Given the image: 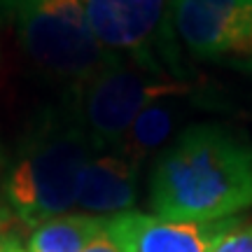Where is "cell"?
Segmentation results:
<instances>
[{"label":"cell","mask_w":252,"mask_h":252,"mask_svg":"<svg viewBox=\"0 0 252 252\" xmlns=\"http://www.w3.org/2000/svg\"><path fill=\"white\" fill-rule=\"evenodd\" d=\"M157 217L213 222L252 206V145L220 124L182 128L150 180Z\"/></svg>","instance_id":"1"},{"label":"cell","mask_w":252,"mask_h":252,"mask_svg":"<svg viewBox=\"0 0 252 252\" xmlns=\"http://www.w3.org/2000/svg\"><path fill=\"white\" fill-rule=\"evenodd\" d=\"M100 152L72 100L31 126L5 178V198L26 224L63 215L77 203L84 166Z\"/></svg>","instance_id":"2"},{"label":"cell","mask_w":252,"mask_h":252,"mask_svg":"<svg viewBox=\"0 0 252 252\" xmlns=\"http://www.w3.org/2000/svg\"><path fill=\"white\" fill-rule=\"evenodd\" d=\"M0 21L12 26L33 65L72 91L115 61L94 35L82 0H0Z\"/></svg>","instance_id":"3"},{"label":"cell","mask_w":252,"mask_h":252,"mask_svg":"<svg viewBox=\"0 0 252 252\" xmlns=\"http://www.w3.org/2000/svg\"><path fill=\"white\" fill-rule=\"evenodd\" d=\"M191 89L185 80L115 59L72 91V105L98 150H117L138 112L159 96Z\"/></svg>","instance_id":"4"},{"label":"cell","mask_w":252,"mask_h":252,"mask_svg":"<svg viewBox=\"0 0 252 252\" xmlns=\"http://www.w3.org/2000/svg\"><path fill=\"white\" fill-rule=\"evenodd\" d=\"M82 7L108 54L182 80L168 0H82Z\"/></svg>","instance_id":"5"},{"label":"cell","mask_w":252,"mask_h":252,"mask_svg":"<svg viewBox=\"0 0 252 252\" xmlns=\"http://www.w3.org/2000/svg\"><path fill=\"white\" fill-rule=\"evenodd\" d=\"M168 9L194 59L252 75V0H168Z\"/></svg>","instance_id":"6"},{"label":"cell","mask_w":252,"mask_h":252,"mask_svg":"<svg viewBox=\"0 0 252 252\" xmlns=\"http://www.w3.org/2000/svg\"><path fill=\"white\" fill-rule=\"evenodd\" d=\"M108 224L124 243L126 252H210L241 224V217L189 222L126 210L110 215Z\"/></svg>","instance_id":"7"},{"label":"cell","mask_w":252,"mask_h":252,"mask_svg":"<svg viewBox=\"0 0 252 252\" xmlns=\"http://www.w3.org/2000/svg\"><path fill=\"white\" fill-rule=\"evenodd\" d=\"M140 168L119 150L96 152L82 171L75 206L96 217L126 213L138 196Z\"/></svg>","instance_id":"8"},{"label":"cell","mask_w":252,"mask_h":252,"mask_svg":"<svg viewBox=\"0 0 252 252\" xmlns=\"http://www.w3.org/2000/svg\"><path fill=\"white\" fill-rule=\"evenodd\" d=\"M189 91L191 89L159 96L152 103H147L126 131L124 140L119 143V152L126 154L138 166H143L154 152H163V147H168L171 138L185 119Z\"/></svg>","instance_id":"9"},{"label":"cell","mask_w":252,"mask_h":252,"mask_svg":"<svg viewBox=\"0 0 252 252\" xmlns=\"http://www.w3.org/2000/svg\"><path fill=\"white\" fill-rule=\"evenodd\" d=\"M105 229V217L61 215L45 220L33 229L26 252H82Z\"/></svg>","instance_id":"10"},{"label":"cell","mask_w":252,"mask_h":252,"mask_svg":"<svg viewBox=\"0 0 252 252\" xmlns=\"http://www.w3.org/2000/svg\"><path fill=\"white\" fill-rule=\"evenodd\" d=\"M210 252H252V222L238 224Z\"/></svg>","instance_id":"11"},{"label":"cell","mask_w":252,"mask_h":252,"mask_svg":"<svg viewBox=\"0 0 252 252\" xmlns=\"http://www.w3.org/2000/svg\"><path fill=\"white\" fill-rule=\"evenodd\" d=\"M82 252H126V248H124V243L119 241V236L110 229L108 217H105V229H103V231H100Z\"/></svg>","instance_id":"12"},{"label":"cell","mask_w":252,"mask_h":252,"mask_svg":"<svg viewBox=\"0 0 252 252\" xmlns=\"http://www.w3.org/2000/svg\"><path fill=\"white\" fill-rule=\"evenodd\" d=\"M0 252H26V250H21L17 236L12 234L9 215L2 206H0Z\"/></svg>","instance_id":"13"}]
</instances>
